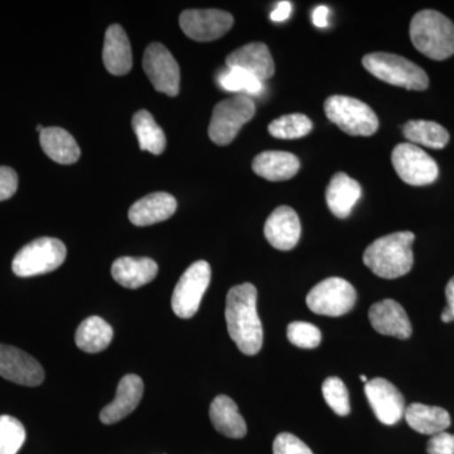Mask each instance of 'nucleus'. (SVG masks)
Wrapping results in <instances>:
<instances>
[{
    "instance_id": "1",
    "label": "nucleus",
    "mask_w": 454,
    "mask_h": 454,
    "mask_svg": "<svg viewBox=\"0 0 454 454\" xmlns=\"http://www.w3.org/2000/svg\"><path fill=\"white\" fill-rule=\"evenodd\" d=\"M258 291L250 283L232 286L226 297V324L230 337L244 355L258 354L262 346V325L258 309Z\"/></svg>"
},
{
    "instance_id": "2",
    "label": "nucleus",
    "mask_w": 454,
    "mask_h": 454,
    "mask_svg": "<svg viewBox=\"0 0 454 454\" xmlns=\"http://www.w3.org/2000/svg\"><path fill=\"white\" fill-rule=\"evenodd\" d=\"M411 231L394 232L382 236L364 253V262L375 276L384 279H396L408 274L413 268V243Z\"/></svg>"
},
{
    "instance_id": "3",
    "label": "nucleus",
    "mask_w": 454,
    "mask_h": 454,
    "mask_svg": "<svg viewBox=\"0 0 454 454\" xmlns=\"http://www.w3.org/2000/svg\"><path fill=\"white\" fill-rule=\"evenodd\" d=\"M411 40L424 56L443 61L454 55L453 22L437 11L426 9L411 20Z\"/></svg>"
},
{
    "instance_id": "4",
    "label": "nucleus",
    "mask_w": 454,
    "mask_h": 454,
    "mask_svg": "<svg viewBox=\"0 0 454 454\" xmlns=\"http://www.w3.org/2000/svg\"><path fill=\"white\" fill-rule=\"evenodd\" d=\"M363 65L376 79L397 88L415 91L428 89V74L405 57L387 52L369 53L364 56Z\"/></svg>"
},
{
    "instance_id": "5",
    "label": "nucleus",
    "mask_w": 454,
    "mask_h": 454,
    "mask_svg": "<svg viewBox=\"0 0 454 454\" xmlns=\"http://www.w3.org/2000/svg\"><path fill=\"white\" fill-rule=\"evenodd\" d=\"M325 112L333 124L349 136L370 137L379 128L376 114L358 98L333 95L325 100Z\"/></svg>"
},
{
    "instance_id": "6",
    "label": "nucleus",
    "mask_w": 454,
    "mask_h": 454,
    "mask_svg": "<svg viewBox=\"0 0 454 454\" xmlns=\"http://www.w3.org/2000/svg\"><path fill=\"white\" fill-rule=\"evenodd\" d=\"M67 250L55 238H40L18 252L12 262L17 277L29 278L51 273L64 264Z\"/></svg>"
},
{
    "instance_id": "7",
    "label": "nucleus",
    "mask_w": 454,
    "mask_h": 454,
    "mask_svg": "<svg viewBox=\"0 0 454 454\" xmlns=\"http://www.w3.org/2000/svg\"><path fill=\"white\" fill-rule=\"evenodd\" d=\"M255 115V103L247 95L220 101L212 112L208 137L215 145H227L238 136L244 124Z\"/></svg>"
},
{
    "instance_id": "8",
    "label": "nucleus",
    "mask_w": 454,
    "mask_h": 454,
    "mask_svg": "<svg viewBox=\"0 0 454 454\" xmlns=\"http://www.w3.org/2000/svg\"><path fill=\"white\" fill-rule=\"evenodd\" d=\"M354 286L342 278H327L313 286L307 295V306L316 315L340 317L356 304Z\"/></svg>"
},
{
    "instance_id": "9",
    "label": "nucleus",
    "mask_w": 454,
    "mask_h": 454,
    "mask_svg": "<svg viewBox=\"0 0 454 454\" xmlns=\"http://www.w3.org/2000/svg\"><path fill=\"white\" fill-rule=\"evenodd\" d=\"M211 282V267L205 260L193 262L179 278L172 295V309L179 318H192Z\"/></svg>"
},
{
    "instance_id": "10",
    "label": "nucleus",
    "mask_w": 454,
    "mask_h": 454,
    "mask_svg": "<svg viewBox=\"0 0 454 454\" xmlns=\"http://www.w3.org/2000/svg\"><path fill=\"white\" fill-rule=\"evenodd\" d=\"M391 162L400 179L411 186H428L437 181V162L411 143L397 145L391 154Z\"/></svg>"
},
{
    "instance_id": "11",
    "label": "nucleus",
    "mask_w": 454,
    "mask_h": 454,
    "mask_svg": "<svg viewBox=\"0 0 454 454\" xmlns=\"http://www.w3.org/2000/svg\"><path fill=\"white\" fill-rule=\"evenodd\" d=\"M234 25L231 14L220 9H190L179 17L182 31L191 40L211 42L225 35Z\"/></svg>"
},
{
    "instance_id": "12",
    "label": "nucleus",
    "mask_w": 454,
    "mask_h": 454,
    "mask_svg": "<svg viewBox=\"0 0 454 454\" xmlns=\"http://www.w3.org/2000/svg\"><path fill=\"white\" fill-rule=\"evenodd\" d=\"M143 67L157 91L168 97H177L181 82L179 66L162 43H152L146 47Z\"/></svg>"
},
{
    "instance_id": "13",
    "label": "nucleus",
    "mask_w": 454,
    "mask_h": 454,
    "mask_svg": "<svg viewBox=\"0 0 454 454\" xmlns=\"http://www.w3.org/2000/svg\"><path fill=\"white\" fill-rule=\"evenodd\" d=\"M0 376L25 387H38L44 380L43 367L35 357L3 343H0Z\"/></svg>"
},
{
    "instance_id": "14",
    "label": "nucleus",
    "mask_w": 454,
    "mask_h": 454,
    "mask_svg": "<svg viewBox=\"0 0 454 454\" xmlns=\"http://www.w3.org/2000/svg\"><path fill=\"white\" fill-rule=\"evenodd\" d=\"M365 394L373 414L382 424L394 426L405 413V400L395 385L387 379L376 378L365 384Z\"/></svg>"
},
{
    "instance_id": "15",
    "label": "nucleus",
    "mask_w": 454,
    "mask_h": 454,
    "mask_svg": "<svg viewBox=\"0 0 454 454\" xmlns=\"http://www.w3.org/2000/svg\"><path fill=\"white\" fill-rule=\"evenodd\" d=\"M301 221L289 206H279L268 217L264 234L271 247L278 250H292L301 239Z\"/></svg>"
},
{
    "instance_id": "16",
    "label": "nucleus",
    "mask_w": 454,
    "mask_h": 454,
    "mask_svg": "<svg viewBox=\"0 0 454 454\" xmlns=\"http://www.w3.org/2000/svg\"><path fill=\"white\" fill-rule=\"evenodd\" d=\"M369 319L373 330L385 336L406 340L413 333L405 309L393 300H384L372 304L369 310Z\"/></svg>"
},
{
    "instance_id": "17",
    "label": "nucleus",
    "mask_w": 454,
    "mask_h": 454,
    "mask_svg": "<svg viewBox=\"0 0 454 454\" xmlns=\"http://www.w3.org/2000/svg\"><path fill=\"white\" fill-rule=\"evenodd\" d=\"M229 68H241L247 73L252 74L260 82L270 79L276 73L273 56L267 44L254 42L247 43L230 53L226 59Z\"/></svg>"
},
{
    "instance_id": "18",
    "label": "nucleus",
    "mask_w": 454,
    "mask_h": 454,
    "mask_svg": "<svg viewBox=\"0 0 454 454\" xmlns=\"http://www.w3.org/2000/svg\"><path fill=\"white\" fill-rule=\"evenodd\" d=\"M145 384L138 375H125L119 381L115 399L101 411L100 420L104 424L121 422L125 417L133 413L142 400Z\"/></svg>"
},
{
    "instance_id": "19",
    "label": "nucleus",
    "mask_w": 454,
    "mask_h": 454,
    "mask_svg": "<svg viewBox=\"0 0 454 454\" xmlns=\"http://www.w3.org/2000/svg\"><path fill=\"white\" fill-rule=\"evenodd\" d=\"M177 210L175 197L166 192L152 193L134 203L129 210L133 225L145 227L168 220Z\"/></svg>"
},
{
    "instance_id": "20",
    "label": "nucleus",
    "mask_w": 454,
    "mask_h": 454,
    "mask_svg": "<svg viewBox=\"0 0 454 454\" xmlns=\"http://www.w3.org/2000/svg\"><path fill=\"white\" fill-rule=\"evenodd\" d=\"M103 59L106 70L115 76H124L133 67L130 42L121 26L113 25L107 28Z\"/></svg>"
},
{
    "instance_id": "21",
    "label": "nucleus",
    "mask_w": 454,
    "mask_h": 454,
    "mask_svg": "<svg viewBox=\"0 0 454 454\" xmlns=\"http://www.w3.org/2000/svg\"><path fill=\"white\" fill-rule=\"evenodd\" d=\"M363 195L360 184L349 177L346 173H336L331 178L327 191H325V201L328 208L339 219H346L352 212L358 200Z\"/></svg>"
},
{
    "instance_id": "22",
    "label": "nucleus",
    "mask_w": 454,
    "mask_h": 454,
    "mask_svg": "<svg viewBox=\"0 0 454 454\" xmlns=\"http://www.w3.org/2000/svg\"><path fill=\"white\" fill-rule=\"evenodd\" d=\"M158 264L149 258L116 259L112 267V276L116 283L128 289H138L151 283L157 277Z\"/></svg>"
},
{
    "instance_id": "23",
    "label": "nucleus",
    "mask_w": 454,
    "mask_h": 454,
    "mask_svg": "<svg viewBox=\"0 0 454 454\" xmlns=\"http://www.w3.org/2000/svg\"><path fill=\"white\" fill-rule=\"evenodd\" d=\"M300 168V160L288 152H262L253 160L254 172L260 177L271 182L291 179L297 175Z\"/></svg>"
},
{
    "instance_id": "24",
    "label": "nucleus",
    "mask_w": 454,
    "mask_h": 454,
    "mask_svg": "<svg viewBox=\"0 0 454 454\" xmlns=\"http://www.w3.org/2000/svg\"><path fill=\"white\" fill-rule=\"evenodd\" d=\"M210 419L215 429L225 437L240 439L247 435V423L231 397H215L210 406Z\"/></svg>"
},
{
    "instance_id": "25",
    "label": "nucleus",
    "mask_w": 454,
    "mask_h": 454,
    "mask_svg": "<svg viewBox=\"0 0 454 454\" xmlns=\"http://www.w3.org/2000/svg\"><path fill=\"white\" fill-rule=\"evenodd\" d=\"M404 418L411 429L420 434L435 435L446 432L450 426V415L446 409L414 403L405 409Z\"/></svg>"
},
{
    "instance_id": "26",
    "label": "nucleus",
    "mask_w": 454,
    "mask_h": 454,
    "mask_svg": "<svg viewBox=\"0 0 454 454\" xmlns=\"http://www.w3.org/2000/svg\"><path fill=\"white\" fill-rule=\"evenodd\" d=\"M40 142L44 153L59 164H74L82 155L76 140L62 128H44L40 134Z\"/></svg>"
},
{
    "instance_id": "27",
    "label": "nucleus",
    "mask_w": 454,
    "mask_h": 454,
    "mask_svg": "<svg viewBox=\"0 0 454 454\" xmlns=\"http://www.w3.org/2000/svg\"><path fill=\"white\" fill-rule=\"evenodd\" d=\"M112 325L100 317L92 316L86 318L76 331L77 348L88 354H98L104 351L112 343Z\"/></svg>"
},
{
    "instance_id": "28",
    "label": "nucleus",
    "mask_w": 454,
    "mask_h": 454,
    "mask_svg": "<svg viewBox=\"0 0 454 454\" xmlns=\"http://www.w3.org/2000/svg\"><path fill=\"white\" fill-rule=\"evenodd\" d=\"M131 124H133L134 133L138 138L142 151L154 155L163 153L167 145L166 136H164L162 128L155 122L151 113L140 110L134 114Z\"/></svg>"
},
{
    "instance_id": "29",
    "label": "nucleus",
    "mask_w": 454,
    "mask_h": 454,
    "mask_svg": "<svg viewBox=\"0 0 454 454\" xmlns=\"http://www.w3.org/2000/svg\"><path fill=\"white\" fill-rule=\"evenodd\" d=\"M403 134L411 145L428 146L432 149L444 148L450 142V133L434 121H411L403 127Z\"/></svg>"
},
{
    "instance_id": "30",
    "label": "nucleus",
    "mask_w": 454,
    "mask_h": 454,
    "mask_svg": "<svg viewBox=\"0 0 454 454\" xmlns=\"http://www.w3.org/2000/svg\"><path fill=\"white\" fill-rule=\"evenodd\" d=\"M313 129V122L303 114H289L269 124V133L278 139H298Z\"/></svg>"
},
{
    "instance_id": "31",
    "label": "nucleus",
    "mask_w": 454,
    "mask_h": 454,
    "mask_svg": "<svg viewBox=\"0 0 454 454\" xmlns=\"http://www.w3.org/2000/svg\"><path fill=\"white\" fill-rule=\"evenodd\" d=\"M23 424L11 415H0V454H17L26 441Z\"/></svg>"
},
{
    "instance_id": "32",
    "label": "nucleus",
    "mask_w": 454,
    "mask_h": 454,
    "mask_svg": "<svg viewBox=\"0 0 454 454\" xmlns=\"http://www.w3.org/2000/svg\"><path fill=\"white\" fill-rule=\"evenodd\" d=\"M219 82L226 91H244L250 95H259L262 91V82L241 68L227 67V71L220 74Z\"/></svg>"
},
{
    "instance_id": "33",
    "label": "nucleus",
    "mask_w": 454,
    "mask_h": 454,
    "mask_svg": "<svg viewBox=\"0 0 454 454\" xmlns=\"http://www.w3.org/2000/svg\"><path fill=\"white\" fill-rule=\"evenodd\" d=\"M322 394L328 406L340 417H346L351 411L349 405V395L345 382L340 379L333 376V378L325 379L322 385Z\"/></svg>"
},
{
    "instance_id": "34",
    "label": "nucleus",
    "mask_w": 454,
    "mask_h": 454,
    "mask_svg": "<svg viewBox=\"0 0 454 454\" xmlns=\"http://www.w3.org/2000/svg\"><path fill=\"white\" fill-rule=\"evenodd\" d=\"M286 336L293 345L300 348H318L322 340L321 331L315 325L309 322H292L288 325Z\"/></svg>"
},
{
    "instance_id": "35",
    "label": "nucleus",
    "mask_w": 454,
    "mask_h": 454,
    "mask_svg": "<svg viewBox=\"0 0 454 454\" xmlns=\"http://www.w3.org/2000/svg\"><path fill=\"white\" fill-rule=\"evenodd\" d=\"M273 454H313L310 448L291 433H280L273 443Z\"/></svg>"
},
{
    "instance_id": "36",
    "label": "nucleus",
    "mask_w": 454,
    "mask_h": 454,
    "mask_svg": "<svg viewBox=\"0 0 454 454\" xmlns=\"http://www.w3.org/2000/svg\"><path fill=\"white\" fill-rule=\"evenodd\" d=\"M428 454H454V434L447 432L432 435L427 444Z\"/></svg>"
},
{
    "instance_id": "37",
    "label": "nucleus",
    "mask_w": 454,
    "mask_h": 454,
    "mask_svg": "<svg viewBox=\"0 0 454 454\" xmlns=\"http://www.w3.org/2000/svg\"><path fill=\"white\" fill-rule=\"evenodd\" d=\"M18 176L9 167H0V201L11 199L17 192Z\"/></svg>"
},
{
    "instance_id": "38",
    "label": "nucleus",
    "mask_w": 454,
    "mask_h": 454,
    "mask_svg": "<svg viewBox=\"0 0 454 454\" xmlns=\"http://www.w3.org/2000/svg\"><path fill=\"white\" fill-rule=\"evenodd\" d=\"M292 8V3L286 0L278 3L277 8L270 13V20L277 23L284 22L291 17Z\"/></svg>"
},
{
    "instance_id": "39",
    "label": "nucleus",
    "mask_w": 454,
    "mask_h": 454,
    "mask_svg": "<svg viewBox=\"0 0 454 454\" xmlns=\"http://www.w3.org/2000/svg\"><path fill=\"white\" fill-rule=\"evenodd\" d=\"M328 16H330V9L325 7V5H319V7L313 11V23H315V26L319 27V28H325V27L328 26Z\"/></svg>"
},
{
    "instance_id": "40",
    "label": "nucleus",
    "mask_w": 454,
    "mask_h": 454,
    "mask_svg": "<svg viewBox=\"0 0 454 454\" xmlns=\"http://www.w3.org/2000/svg\"><path fill=\"white\" fill-rule=\"evenodd\" d=\"M446 297L448 301V309L452 310L454 316V277L448 282L446 286Z\"/></svg>"
},
{
    "instance_id": "41",
    "label": "nucleus",
    "mask_w": 454,
    "mask_h": 454,
    "mask_svg": "<svg viewBox=\"0 0 454 454\" xmlns=\"http://www.w3.org/2000/svg\"><path fill=\"white\" fill-rule=\"evenodd\" d=\"M442 321H443L444 324H450V322L454 321L452 310L448 309V307H446V309L443 310V313H442Z\"/></svg>"
},
{
    "instance_id": "42",
    "label": "nucleus",
    "mask_w": 454,
    "mask_h": 454,
    "mask_svg": "<svg viewBox=\"0 0 454 454\" xmlns=\"http://www.w3.org/2000/svg\"><path fill=\"white\" fill-rule=\"evenodd\" d=\"M360 380L364 382V384H367V382H369V380H367V376L366 375H361L360 376Z\"/></svg>"
}]
</instances>
